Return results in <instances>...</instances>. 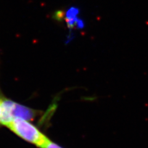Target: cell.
<instances>
[{
	"label": "cell",
	"instance_id": "cell-1",
	"mask_svg": "<svg viewBox=\"0 0 148 148\" xmlns=\"http://www.w3.org/2000/svg\"><path fill=\"white\" fill-rule=\"evenodd\" d=\"M7 127L18 136L40 148H42L49 140L38 128L31 123L29 120L14 119Z\"/></svg>",
	"mask_w": 148,
	"mask_h": 148
},
{
	"label": "cell",
	"instance_id": "cell-2",
	"mask_svg": "<svg viewBox=\"0 0 148 148\" xmlns=\"http://www.w3.org/2000/svg\"><path fill=\"white\" fill-rule=\"evenodd\" d=\"M3 107L6 113L12 120L22 119L29 120L35 116V111L25 106L17 104L10 99L0 97Z\"/></svg>",
	"mask_w": 148,
	"mask_h": 148
},
{
	"label": "cell",
	"instance_id": "cell-3",
	"mask_svg": "<svg viewBox=\"0 0 148 148\" xmlns=\"http://www.w3.org/2000/svg\"><path fill=\"white\" fill-rule=\"evenodd\" d=\"M12 119L9 116L4 110L1 103V99L0 98V124L3 125L8 126V125L10 123Z\"/></svg>",
	"mask_w": 148,
	"mask_h": 148
},
{
	"label": "cell",
	"instance_id": "cell-4",
	"mask_svg": "<svg viewBox=\"0 0 148 148\" xmlns=\"http://www.w3.org/2000/svg\"><path fill=\"white\" fill-rule=\"evenodd\" d=\"M42 148H63L61 146L58 145L56 143L51 141L49 139L45 143V145L42 147Z\"/></svg>",
	"mask_w": 148,
	"mask_h": 148
}]
</instances>
